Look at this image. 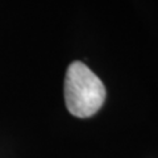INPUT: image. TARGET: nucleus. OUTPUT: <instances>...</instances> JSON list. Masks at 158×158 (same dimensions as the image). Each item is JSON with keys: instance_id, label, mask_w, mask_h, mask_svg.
<instances>
[{"instance_id": "1", "label": "nucleus", "mask_w": 158, "mask_h": 158, "mask_svg": "<svg viewBox=\"0 0 158 158\" xmlns=\"http://www.w3.org/2000/svg\"><path fill=\"white\" fill-rule=\"evenodd\" d=\"M106 100L103 82L83 62L67 67L65 78V103L73 116L86 118L100 110Z\"/></svg>"}]
</instances>
